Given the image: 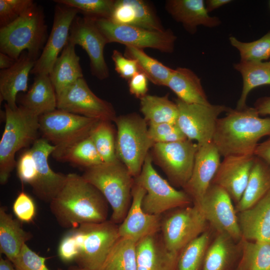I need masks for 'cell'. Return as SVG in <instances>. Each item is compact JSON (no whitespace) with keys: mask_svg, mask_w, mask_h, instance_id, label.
<instances>
[{"mask_svg":"<svg viewBox=\"0 0 270 270\" xmlns=\"http://www.w3.org/2000/svg\"><path fill=\"white\" fill-rule=\"evenodd\" d=\"M108 202L102 194L82 176L66 174L63 186L50 203V208L63 228L107 220Z\"/></svg>","mask_w":270,"mask_h":270,"instance_id":"obj_1","label":"cell"},{"mask_svg":"<svg viewBox=\"0 0 270 270\" xmlns=\"http://www.w3.org/2000/svg\"><path fill=\"white\" fill-rule=\"evenodd\" d=\"M116 224L112 220L84 223L69 229L61 239L58 249L64 263L74 262L89 270H101L110 251L120 238Z\"/></svg>","mask_w":270,"mask_h":270,"instance_id":"obj_2","label":"cell"},{"mask_svg":"<svg viewBox=\"0 0 270 270\" xmlns=\"http://www.w3.org/2000/svg\"><path fill=\"white\" fill-rule=\"evenodd\" d=\"M218 118L212 142L220 156H252L264 136H270V118H262L254 108L230 109Z\"/></svg>","mask_w":270,"mask_h":270,"instance_id":"obj_3","label":"cell"},{"mask_svg":"<svg viewBox=\"0 0 270 270\" xmlns=\"http://www.w3.org/2000/svg\"><path fill=\"white\" fill-rule=\"evenodd\" d=\"M42 7L34 2L20 17L0 28V52L16 60L27 51L36 60L46 44L48 36Z\"/></svg>","mask_w":270,"mask_h":270,"instance_id":"obj_4","label":"cell"},{"mask_svg":"<svg viewBox=\"0 0 270 270\" xmlns=\"http://www.w3.org/2000/svg\"><path fill=\"white\" fill-rule=\"evenodd\" d=\"M82 176L94 186L110 206V220L122 223L132 200L134 178L118 158L114 161L85 168Z\"/></svg>","mask_w":270,"mask_h":270,"instance_id":"obj_5","label":"cell"},{"mask_svg":"<svg viewBox=\"0 0 270 270\" xmlns=\"http://www.w3.org/2000/svg\"><path fill=\"white\" fill-rule=\"evenodd\" d=\"M5 126L0 141V183H7L16 166V153L38 138L39 116L20 106L16 110L4 104Z\"/></svg>","mask_w":270,"mask_h":270,"instance_id":"obj_6","label":"cell"},{"mask_svg":"<svg viewBox=\"0 0 270 270\" xmlns=\"http://www.w3.org/2000/svg\"><path fill=\"white\" fill-rule=\"evenodd\" d=\"M116 152L134 178L140 174L150 150L154 144L150 138L148 122L136 112L116 116Z\"/></svg>","mask_w":270,"mask_h":270,"instance_id":"obj_7","label":"cell"},{"mask_svg":"<svg viewBox=\"0 0 270 270\" xmlns=\"http://www.w3.org/2000/svg\"><path fill=\"white\" fill-rule=\"evenodd\" d=\"M150 152L134 182L146 190L142 206L146 212L156 216L168 210L188 206L192 202L184 190H178L163 178L154 168Z\"/></svg>","mask_w":270,"mask_h":270,"instance_id":"obj_8","label":"cell"},{"mask_svg":"<svg viewBox=\"0 0 270 270\" xmlns=\"http://www.w3.org/2000/svg\"><path fill=\"white\" fill-rule=\"evenodd\" d=\"M99 120L56 108L39 116V131L56 150H62L88 136Z\"/></svg>","mask_w":270,"mask_h":270,"instance_id":"obj_9","label":"cell"},{"mask_svg":"<svg viewBox=\"0 0 270 270\" xmlns=\"http://www.w3.org/2000/svg\"><path fill=\"white\" fill-rule=\"evenodd\" d=\"M93 19L108 44L117 42L142 50L152 48L166 53L174 50L176 37L170 30L156 31L117 24L108 18Z\"/></svg>","mask_w":270,"mask_h":270,"instance_id":"obj_10","label":"cell"},{"mask_svg":"<svg viewBox=\"0 0 270 270\" xmlns=\"http://www.w3.org/2000/svg\"><path fill=\"white\" fill-rule=\"evenodd\" d=\"M198 144L188 139L168 143H156L150 152L170 181L184 188L192 174Z\"/></svg>","mask_w":270,"mask_h":270,"instance_id":"obj_11","label":"cell"},{"mask_svg":"<svg viewBox=\"0 0 270 270\" xmlns=\"http://www.w3.org/2000/svg\"><path fill=\"white\" fill-rule=\"evenodd\" d=\"M206 222L198 204L180 208L161 222L165 248L170 252L180 254L184 246L204 232Z\"/></svg>","mask_w":270,"mask_h":270,"instance_id":"obj_12","label":"cell"},{"mask_svg":"<svg viewBox=\"0 0 270 270\" xmlns=\"http://www.w3.org/2000/svg\"><path fill=\"white\" fill-rule=\"evenodd\" d=\"M176 103L178 126L188 139L196 140L198 145L212 141L219 116L230 109L224 105L188 104L178 98Z\"/></svg>","mask_w":270,"mask_h":270,"instance_id":"obj_13","label":"cell"},{"mask_svg":"<svg viewBox=\"0 0 270 270\" xmlns=\"http://www.w3.org/2000/svg\"><path fill=\"white\" fill-rule=\"evenodd\" d=\"M56 98L58 110L100 120L113 122L116 117L112 105L97 96L84 78Z\"/></svg>","mask_w":270,"mask_h":270,"instance_id":"obj_14","label":"cell"},{"mask_svg":"<svg viewBox=\"0 0 270 270\" xmlns=\"http://www.w3.org/2000/svg\"><path fill=\"white\" fill-rule=\"evenodd\" d=\"M68 40L74 46H80L86 52L92 76L100 80L109 76L104 52L108 42L92 18L77 15L71 24Z\"/></svg>","mask_w":270,"mask_h":270,"instance_id":"obj_15","label":"cell"},{"mask_svg":"<svg viewBox=\"0 0 270 270\" xmlns=\"http://www.w3.org/2000/svg\"><path fill=\"white\" fill-rule=\"evenodd\" d=\"M198 204L204 216L219 232L228 236L232 240L242 239L238 216L228 192L220 186L210 185Z\"/></svg>","mask_w":270,"mask_h":270,"instance_id":"obj_16","label":"cell"},{"mask_svg":"<svg viewBox=\"0 0 270 270\" xmlns=\"http://www.w3.org/2000/svg\"><path fill=\"white\" fill-rule=\"evenodd\" d=\"M78 13V11L72 8L58 4L55 6L50 34L30 74H49L68 42L71 24Z\"/></svg>","mask_w":270,"mask_h":270,"instance_id":"obj_17","label":"cell"},{"mask_svg":"<svg viewBox=\"0 0 270 270\" xmlns=\"http://www.w3.org/2000/svg\"><path fill=\"white\" fill-rule=\"evenodd\" d=\"M37 170L36 182L32 187L33 193L41 200L50 203L63 186L66 174L54 172L48 162L49 156L56 149L44 138H38L30 148Z\"/></svg>","mask_w":270,"mask_h":270,"instance_id":"obj_18","label":"cell"},{"mask_svg":"<svg viewBox=\"0 0 270 270\" xmlns=\"http://www.w3.org/2000/svg\"><path fill=\"white\" fill-rule=\"evenodd\" d=\"M220 156L212 141L198 145L192 176L183 188L194 203L202 200L212 184Z\"/></svg>","mask_w":270,"mask_h":270,"instance_id":"obj_19","label":"cell"},{"mask_svg":"<svg viewBox=\"0 0 270 270\" xmlns=\"http://www.w3.org/2000/svg\"><path fill=\"white\" fill-rule=\"evenodd\" d=\"M145 194V190L134 182L130 206L118 228L120 237L131 238L138 242L146 236L155 234L160 228V216L148 214L142 208Z\"/></svg>","mask_w":270,"mask_h":270,"instance_id":"obj_20","label":"cell"},{"mask_svg":"<svg viewBox=\"0 0 270 270\" xmlns=\"http://www.w3.org/2000/svg\"><path fill=\"white\" fill-rule=\"evenodd\" d=\"M254 158V155L224 157L212 184L222 188L237 204L246 186Z\"/></svg>","mask_w":270,"mask_h":270,"instance_id":"obj_21","label":"cell"},{"mask_svg":"<svg viewBox=\"0 0 270 270\" xmlns=\"http://www.w3.org/2000/svg\"><path fill=\"white\" fill-rule=\"evenodd\" d=\"M108 19L119 24L156 31L165 30L154 8L144 0H115Z\"/></svg>","mask_w":270,"mask_h":270,"instance_id":"obj_22","label":"cell"},{"mask_svg":"<svg viewBox=\"0 0 270 270\" xmlns=\"http://www.w3.org/2000/svg\"><path fill=\"white\" fill-rule=\"evenodd\" d=\"M36 62L27 51H24L11 67L0 70V102L4 100L12 110L18 108L17 95L20 92L28 91V76Z\"/></svg>","mask_w":270,"mask_h":270,"instance_id":"obj_23","label":"cell"},{"mask_svg":"<svg viewBox=\"0 0 270 270\" xmlns=\"http://www.w3.org/2000/svg\"><path fill=\"white\" fill-rule=\"evenodd\" d=\"M165 8L172 18L191 34L196 33L199 26L214 28L220 24L218 18L209 16L202 0H168Z\"/></svg>","mask_w":270,"mask_h":270,"instance_id":"obj_24","label":"cell"},{"mask_svg":"<svg viewBox=\"0 0 270 270\" xmlns=\"http://www.w3.org/2000/svg\"><path fill=\"white\" fill-rule=\"evenodd\" d=\"M242 239L270 242V190L251 208L238 216Z\"/></svg>","mask_w":270,"mask_h":270,"instance_id":"obj_25","label":"cell"},{"mask_svg":"<svg viewBox=\"0 0 270 270\" xmlns=\"http://www.w3.org/2000/svg\"><path fill=\"white\" fill-rule=\"evenodd\" d=\"M155 234L137 242V270H176L179 254L170 252L160 244Z\"/></svg>","mask_w":270,"mask_h":270,"instance_id":"obj_26","label":"cell"},{"mask_svg":"<svg viewBox=\"0 0 270 270\" xmlns=\"http://www.w3.org/2000/svg\"><path fill=\"white\" fill-rule=\"evenodd\" d=\"M75 46L68 40L48 74L56 96L84 78Z\"/></svg>","mask_w":270,"mask_h":270,"instance_id":"obj_27","label":"cell"},{"mask_svg":"<svg viewBox=\"0 0 270 270\" xmlns=\"http://www.w3.org/2000/svg\"><path fill=\"white\" fill-rule=\"evenodd\" d=\"M20 104L39 116L56 110V94L49 75L35 76L30 88L20 98Z\"/></svg>","mask_w":270,"mask_h":270,"instance_id":"obj_28","label":"cell"},{"mask_svg":"<svg viewBox=\"0 0 270 270\" xmlns=\"http://www.w3.org/2000/svg\"><path fill=\"white\" fill-rule=\"evenodd\" d=\"M20 222L8 214L6 207L0 208V252L12 262L32 238L31 232L23 229Z\"/></svg>","mask_w":270,"mask_h":270,"instance_id":"obj_29","label":"cell"},{"mask_svg":"<svg viewBox=\"0 0 270 270\" xmlns=\"http://www.w3.org/2000/svg\"><path fill=\"white\" fill-rule=\"evenodd\" d=\"M166 86L185 102L210 104L202 88L200 79L188 68L179 67L174 70Z\"/></svg>","mask_w":270,"mask_h":270,"instance_id":"obj_30","label":"cell"},{"mask_svg":"<svg viewBox=\"0 0 270 270\" xmlns=\"http://www.w3.org/2000/svg\"><path fill=\"white\" fill-rule=\"evenodd\" d=\"M270 190V166L255 156L243 194L237 203V212L245 210L258 202Z\"/></svg>","mask_w":270,"mask_h":270,"instance_id":"obj_31","label":"cell"},{"mask_svg":"<svg viewBox=\"0 0 270 270\" xmlns=\"http://www.w3.org/2000/svg\"><path fill=\"white\" fill-rule=\"evenodd\" d=\"M52 155L58 162L85 168L104 162L90 135L64 148L55 150Z\"/></svg>","mask_w":270,"mask_h":270,"instance_id":"obj_32","label":"cell"},{"mask_svg":"<svg viewBox=\"0 0 270 270\" xmlns=\"http://www.w3.org/2000/svg\"><path fill=\"white\" fill-rule=\"evenodd\" d=\"M234 66L240 73L242 78V92L236 108L240 110L246 106V98L252 90L258 86L270 84V61H240Z\"/></svg>","mask_w":270,"mask_h":270,"instance_id":"obj_33","label":"cell"},{"mask_svg":"<svg viewBox=\"0 0 270 270\" xmlns=\"http://www.w3.org/2000/svg\"><path fill=\"white\" fill-rule=\"evenodd\" d=\"M168 94L163 96L146 94L140 98V110L148 124H176L178 110Z\"/></svg>","mask_w":270,"mask_h":270,"instance_id":"obj_34","label":"cell"},{"mask_svg":"<svg viewBox=\"0 0 270 270\" xmlns=\"http://www.w3.org/2000/svg\"><path fill=\"white\" fill-rule=\"evenodd\" d=\"M228 236L219 234L208 246L202 270H235L232 269L236 256Z\"/></svg>","mask_w":270,"mask_h":270,"instance_id":"obj_35","label":"cell"},{"mask_svg":"<svg viewBox=\"0 0 270 270\" xmlns=\"http://www.w3.org/2000/svg\"><path fill=\"white\" fill-rule=\"evenodd\" d=\"M124 56L136 60L139 70L144 73L152 83L156 85L166 86L174 70L148 56L142 49L126 46Z\"/></svg>","mask_w":270,"mask_h":270,"instance_id":"obj_36","label":"cell"},{"mask_svg":"<svg viewBox=\"0 0 270 270\" xmlns=\"http://www.w3.org/2000/svg\"><path fill=\"white\" fill-rule=\"evenodd\" d=\"M138 242L120 237L110 251L101 270H137Z\"/></svg>","mask_w":270,"mask_h":270,"instance_id":"obj_37","label":"cell"},{"mask_svg":"<svg viewBox=\"0 0 270 270\" xmlns=\"http://www.w3.org/2000/svg\"><path fill=\"white\" fill-rule=\"evenodd\" d=\"M242 244L238 265L242 270H270V242L243 240Z\"/></svg>","mask_w":270,"mask_h":270,"instance_id":"obj_38","label":"cell"},{"mask_svg":"<svg viewBox=\"0 0 270 270\" xmlns=\"http://www.w3.org/2000/svg\"><path fill=\"white\" fill-rule=\"evenodd\" d=\"M210 241V234L204 232L180 252L176 270H202Z\"/></svg>","mask_w":270,"mask_h":270,"instance_id":"obj_39","label":"cell"},{"mask_svg":"<svg viewBox=\"0 0 270 270\" xmlns=\"http://www.w3.org/2000/svg\"><path fill=\"white\" fill-rule=\"evenodd\" d=\"M111 122L99 120L90 134L104 162H112L117 158L116 152V133Z\"/></svg>","mask_w":270,"mask_h":270,"instance_id":"obj_40","label":"cell"},{"mask_svg":"<svg viewBox=\"0 0 270 270\" xmlns=\"http://www.w3.org/2000/svg\"><path fill=\"white\" fill-rule=\"evenodd\" d=\"M229 40L230 44L240 52L242 62H262L270 57V31L251 42H242L234 36Z\"/></svg>","mask_w":270,"mask_h":270,"instance_id":"obj_41","label":"cell"},{"mask_svg":"<svg viewBox=\"0 0 270 270\" xmlns=\"http://www.w3.org/2000/svg\"><path fill=\"white\" fill-rule=\"evenodd\" d=\"M54 2L76 8L85 16L110 18L115 0H54Z\"/></svg>","mask_w":270,"mask_h":270,"instance_id":"obj_42","label":"cell"},{"mask_svg":"<svg viewBox=\"0 0 270 270\" xmlns=\"http://www.w3.org/2000/svg\"><path fill=\"white\" fill-rule=\"evenodd\" d=\"M148 132L154 144L168 143L188 139L177 124L164 122L148 124Z\"/></svg>","mask_w":270,"mask_h":270,"instance_id":"obj_43","label":"cell"},{"mask_svg":"<svg viewBox=\"0 0 270 270\" xmlns=\"http://www.w3.org/2000/svg\"><path fill=\"white\" fill-rule=\"evenodd\" d=\"M34 2L32 0H0V27L13 22Z\"/></svg>","mask_w":270,"mask_h":270,"instance_id":"obj_44","label":"cell"},{"mask_svg":"<svg viewBox=\"0 0 270 270\" xmlns=\"http://www.w3.org/2000/svg\"><path fill=\"white\" fill-rule=\"evenodd\" d=\"M46 258L37 254L26 244L12 263L16 270H50L46 264Z\"/></svg>","mask_w":270,"mask_h":270,"instance_id":"obj_45","label":"cell"},{"mask_svg":"<svg viewBox=\"0 0 270 270\" xmlns=\"http://www.w3.org/2000/svg\"><path fill=\"white\" fill-rule=\"evenodd\" d=\"M16 168L18 176L21 182L28 184L32 187L36 180L37 170L30 148L24 152L20 156L16 162Z\"/></svg>","mask_w":270,"mask_h":270,"instance_id":"obj_46","label":"cell"},{"mask_svg":"<svg viewBox=\"0 0 270 270\" xmlns=\"http://www.w3.org/2000/svg\"><path fill=\"white\" fill-rule=\"evenodd\" d=\"M12 210L18 220L27 223L33 220L36 213L34 202L24 192H21L18 195L13 204Z\"/></svg>","mask_w":270,"mask_h":270,"instance_id":"obj_47","label":"cell"},{"mask_svg":"<svg viewBox=\"0 0 270 270\" xmlns=\"http://www.w3.org/2000/svg\"><path fill=\"white\" fill-rule=\"evenodd\" d=\"M112 58L114 64L115 70L122 78L128 81L140 72L136 60L126 57L116 50H113Z\"/></svg>","mask_w":270,"mask_h":270,"instance_id":"obj_48","label":"cell"},{"mask_svg":"<svg viewBox=\"0 0 270 270\" xmlns=\"http://www.w3.org/2000/svg\"><path fill=\"white\" fill-rule=\"evenodd\" d=\"M148 80V78L144 73L140 71L137 72L128 80L130 93L140 99L146 95Z\"/></svg>","mask_w":270,"mask_h":270,"instance_id":"obj_49","label":"cell"},{"mask_svg":"<svg viewBox=\"0 0 270 270\" xmlns=\"http://www.w3.org/2000/svg\"><path fill=\"white\" fill-rule=\"evenodd\" d=\"M254 154L255 156L264 161L270 166V137L257 145Z\"/></svg>","mask_w":270,"mask_h":270,"instance_id":"obj_50","label":"cell"},{"mask_svg":"<svg viewBox=\"0 0 270 270\" xmlns=\"http://www.w3.org/2000/svg\"><path fill=\"white\" fill-rule=\"evenodd\" d=\"M254 108L260 116L270 115V96L259 98L255 102Z\"/></svg>","mask_w":270,"mask_h":270,"instance_id":"obj_51","label":"cell"},{"mask_svg":"<svg viewBox=\"0 0 270 270\" xmlns=\"http://www.w3.org/2000/svg\"><path fill=\"white\" fill-rule=\"evenodd\" d=\"M232 2L230 0H208L205 2L208 12H210Z\"/></svg>","mask_w":270,"mask_h":270,"instance_id":"obj_52","label":"cell"},{"mask_svg":"<svg viewBox=\"0 0 270 270\" xmlns=\"http://www.w3.org/2000/svg\"><path fill=\"white\" fill-rule=\"evenodd\" d=\"M16 60L6 54L0 52V69L4 70L11 67Z\"/></svg>","mask_w":270,"mask_h":270,"instance_id":"obj_53","label":"cell"},{"mask_svg":"<svg viewBox=\"0 0 270 270\" xmlns=\"http://www.w3.org/2000/svg\"><path fill=\"white\" fill-rule=\"evenodd\" d=\"M0 270H16L13 264L8 259L0 258Z\"/></svg>","mask_w":270,"mask_h":270,"instance_id":"obj_54","label":"cell"},{"mask_svg":"<svg viewBox=\"0 0 270 270\" xmlns=\"http://www.w3.org/2000/svg\"><path fill=\"white\" fill-rule=\"evenodd\" d=\"M68 270H89L88 269L80 268L78 266H72Z\"/></svg>","mask_w":270,"mask_h":270,"instance_id":"obj_55","label":"cell"},{"mask_svg":"<svg viewBox=\"0 0 270 270\" xmlns=\"http://www.w3.org/2000/svg\"><path fill=\"white\" fill-rule=\"evenodd\" d=\"M235 270H242L241 267L238 264L237 268Z\"/></svg>","mask_w":270,"mask_h":270,"instance_id":"obj_56","label":"cell"},{"mask_svg":"<svg viewBox=\"0 0 270 270\" xmlns=\"http://www.w3.org/2000/svg\"></svg>","mask_w":270,"mask_h":270,"instance_id":"obj_57","label":"cell"}]
</instances>
